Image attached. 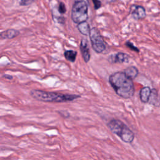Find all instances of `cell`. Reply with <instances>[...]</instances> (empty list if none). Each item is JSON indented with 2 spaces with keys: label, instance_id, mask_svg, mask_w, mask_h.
Returning <instances> with one entry per match:
<instances>
[{
  "label": "cell",
  "instance_id": "1",
  "mask_svg": "<svg viewBox=\"0 0 160 160\" xmlns=\"http://www.w3.org/2000/svg\"><path fill=\"white\" fill-rule=\"evenodd\" d=\"M109 82L119 96L125 99L133 96L135 89L132 79L124 71H118L111 74L109 77Z\"/></svg>",
  "mask_w": 160,
  "mask_h": 160
},
{
  "label": "cell",
  "instance_id": "2",
  "mask_svg": "<svg viewBox=\"0 0 160 160\" xmlns=\"http://www.w3.org/2000/svg\"><path fill=\"white\" fill-rule=\"evenodd\" d=\"M30 96L39 101L46 102H65L76 100L81 97L79 94H62L55 92H48L40 89H32Z\"/></svg>",
  "mask_w": 160,
  "mask_h": 160
},
{
  "label": "cell",
  "instance_id": "3",
  "mask_svg": "<svg viewBox=\"0 0 160 160\" xmlns=\"http://www.w3.org/2000/svg\"><path fill=\"white\" fill-rule=\"evenodd\" d=\"M110 131L117 135L122 141L131 143L134 139V132L121 120L112 119L107 124Z\"/></svg>",
  "mask_w": 160,
  "mask_h": 160
},
{
  "label": "cell",
  "instance_id": "4",
  "mask_svg": "<svg viewBox=\"0 0 160 160\" xmlns=\"http://www.w3.org/2000/svg\"><path fill=\"white\" fill-rule=\"evenodd\" d=\"M88 0H74L71 11V19L75 23L86 21L88 18Z\"/></svg>",
  "mask_w": 160,
  "mask_h": 160
},
{
  "label": "cell",
  "instance_id": "5",
  "mask_svg": "<svg viewBox=\"0 0 160 160\" xmlns=\"http://www.w3.org/2000/svg\"><path fill=\"white\" fill-rule=\"evenodd\" d=\"M89 38L93 50L97 53L102 52L106 49L105 42L98 29L96 28L91 29Z\"/></svg>",
  "mask_w": 160,
  "mask_h": 160
},
{
  "label": "cell",
  "instance_id": "6",
  "mask_svg": "<svg viewBox=\"0 0 160 160\" xmlns=\"http://www.w3.org/2000/svg\"><path fill=\"white\" fill-rule=\"evenodd\" d=\"M129 12L132 18L136 20L144 19L146 16L144 8L139 5H132L130 7Z\"/></svg>",
  "mask_w": 160,
  "mask_h": 160
},
{
  "label": "cell",
  "instance_id": "7",
  "mask_svg": "<svg viewBox=\"0 0 160 160\" xmlns=\"http://www.w3.org/2000/svg\"><path fill=\"white\" fill-rule=\"evenodd\" d=\"M129 56L124 52H118L112 54L108 58V61L111 63H123L128 62Z\"/></svg>",
  "mask_w": 160,
  "mask_h": 160
},
{
  "label": "cell",
  "instance_id": "8",
  "mask_svg": "<svg viewBox=\"0 0 160 160\" xmlns=\"http://www.w3.org/2000/svg\"><path fill=\"white\" fill-rule=\"evenodd\" d=\"M79 48H80L81 54H82V56L83 58L84 62H88L90 60L91 55H90L89 51L88 42L86 39H84V38L82 39L81 43H80Z\"/></svg>",
  "mask_w": 160,
  "mask_h": 160
},
{
  "label": "cell",
  "instance_id": "9",
  "mask_svg": "<svg viewBox=\"0 0 160 160\" xmlns=\"http://www.w3.org/2000/svg\"><path fill=\"white\" fill-rule=\"evenodd\" d=\"M151 90L152 89L148 86H146L141 89L139 91V98L142 102L148 103L151 94Z\"/></svg>",
  "mask_w": 160,
  "mask_h": 160
},
{
  "label": "cell",
  "instance_id": "10",
  "mask_svg": "<svg viewBox=\"0 0 160 160\" xmlns=\"http://www.w3.org/2000/svg\"><path fill=\"white\" fill-rule=\"evenodd\" d=\"M148 103L154 106H159L160 105V96L158 91L154 88L151 90V94Z\"/></svg>",
  "mask_w": 160,
  "mask_h": 160
},
{
  "label": "cell",
  "instance_id": "11",
  "mask_svg": "<svg viewBox=\"0 0 160 160\" xmlns=\"http://www.w3.org/2000/svg\"><path fill=\"white\" fill-rule=\"evenodd\" d=\"M19 34V31L14 29H9L6 31H2L1 34V39H12Z\"/></svg>",
  "mask_w": 160,
  "mask_h": 160
},
{
  "label": "cell",
  "instance_id": "12",
  "mask_svg": "<svg viewBox=\"0 0 160 160\" xmlns=\"http://www.w3.org/2000/svg\"><path fill=\"white\" fill-rule=\"evenodd\" d=\"M77 28H78L79 31L82 34L85 35V36L89 35L91 29H90L89 24L86 21H84V22L79 23L77 26Z\"/></svg>",
  "mask_w": 160,
  "mask_h": 160
},
{
  "label": "cell",
  "instance_id": "13",
  "mask_svg": "<svg viewBox=\"0 0 160 160\" xmlns=\"http://www.w3.org/2000/svg\"><path fill=\"white\" fill-rule=\"evenodd\" d=\"M124 72L129 78H131L132 79L136 78V76L139 73L138 68H136L135 66H129L126 69H125Z\"/></svg>",
  "mask_w": 160,
  "mask_h": 160
},
{
  "label": "cell",
  "instance_id": "14",
  "mask_svg": "<svg viewBox=\"0 0 160 160\" xmlns=\"http://www.w3.org/2000/svg\"><path fill=\"white\" fill-rule=\"evenodd\" d=\"M64 56L66 60L71 62H74L76 59L77 52L73 50H67L64 51Z\"/></svg>",
  "mask_w": 160,
  "mask_h": 160
},
{
  "label": "cell",
  "instance_id": "15",
  "mask_svg": "<svg viewBox=\"0 0 160 160\" xmlns=\"http://www.w3.org/2000/svg\"><path fill=\"white\" fill-rule=\"evenodd\" d=\"M125 45L128 47V48H129L131 50H132V51H136V52H139V49L137 48V47H136L132 42H131L130 41H126V43H125Z\"/></svg>",
  "mask_w": 160,
  "mask_h": 160
},
{
  "label": "cell",
  "instance_id": "16",
  "mask_svg": "<svg viewBox=\"0 0 160 160\" xmlns=\"http://www.w3.org/2000/svg\"><path fill=\"white\" fill-rule=\"evenodd\" d=\"M58 11L60 14H64L66 11V6H65V4L62 2H61L59 4V6H58Z\"/></svg>",
  "mask_w": 160,
  "mask_h": 160
},
{
  "label": "cell",
  "instance_id": "17",
  "mask_svg": "<svg viewBox=\"0 0 160 160\" xmlns=\"http://www.w3.org/2000/svg\"><path fill=\"white\" fill-rule=\"evenodd\" d=\"M35 0H21L19 4L21 6H28L32 4Z\"/></svg>",
  "mask_w": 160,
  "mask_h": 160
},
{
  "label": "cell",
  "instance_id": "18",
  "mask_svg": "<svg viewBox=\"0 0 160 160\" xmlns=\"http://www.w3.org/2000/svg\"><path fill=\"white\" fill-rule=\"evenodd\" d=\"M92 1L93 4H94L95 9H98L101 7V1L99 0H92Z\"/></svg>",
  "mask_w": 160,
  "mask_h": 160
},
{
  "label": "cell",
  "instance_id": "19",
  "mask_svg": "<svg viewBox=\"0 0 160 160\" xmlns=\"http://www.w3.org/2000/svg\"><path fill=\"white\" fill-rule=\"evenodd\" d=\"M2 77L6 78V79H12V76H10V75H8V74H3Z\"/></svg>",
  "mask_w": 160,
  "mask_h": 160
},
{
  "label": "cell",
  "instance_id": "20",
  "mask_svg": "<svg viewBox=\"0 0 160 160\" xmlns=\"http://www.w3.org/2000/svg\"><path fill=\"white\" fill-rule=\"evenodd\" d=\"M106 2H113V1H115L116 0H104Z\"/></svg>",
  "mask_w": 160,
  "mask_h": 160
}]
</instances>
